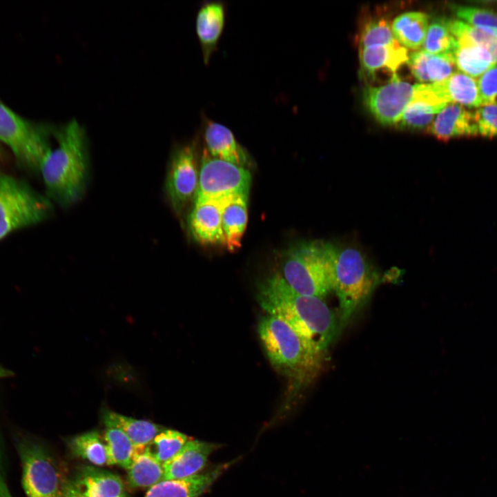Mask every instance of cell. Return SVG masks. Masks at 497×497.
Segmentation results:
<instances>
[{
    "label": "cell",
    "mask_w": 497,
    "mask_h": 497,
    "mask_svg": "<svg viewBox=\"0 0 497 497\" xmlns=\"http://www.w3.org/2000/svg\"><path fill=\"white\" fill-rule=\"evenodd\" d=\"M256 298L266 315L285 322L321 353L339 331L338 321L322 298L298 293L279 272L258 284Z\"/></svg>",
    "instance_id": "obj_1"
},
{
    "label": "cell",
    "mask_w": 497,
    "mask_h": 497,
    "mask_svg": "<svg viewBox=\"0 0 497 497\" xmlns=\"http://www.w3.org/2000/svg\"><path fill=\"white\" fill-rule=\"evenodd\" d=\"M57 145L43 157L39 172L48 193L59 204L68 206L81 198L88 173L85 130L72 120L56 132Z\"/></svg>",
    "instance_id": "obj_2"
},
{
    "label": "cell",
    "mask_w": 497,
    "mask_h": 497,
    "mask_svg": "<svg viewBox=\"0 0 497 497\" xmlns=\"http://www.w3.org/2000/svg\"><path fill=\"white\" fill-rule=\"evenodd\" d=\"M257 333L272 367L300 389L312 382L320 370L324 353L316 350L283 321L271 315L261 317Z\"/></svg>",
    "instance_id": "obj_3"
},
{
    "label": "cell",
    "mask_w": 497,
    "mask_h": 497,
    "mask_svg": "<svg viewBox=\"0 0 497 497\" xmlns=\"http://www.w3.org/2000/svg\"><path fill=\"white\" fill-rule=\"evenodd\" d=\"M329 248L333 291L338 299V324L342 329L369 300L378 282V277L358 248L331 243Z\"/></svg>",
    "instance_id": "obj_4"
},
{
    "label": "cell",
    "mask_w": 497,
    "mask_h": 497,
    "mask_svg": "<svg viewBox=\"0 0 497 497\" xmlns=\"http://www.w3.org/2000/svg\"><path fill=\"white\" fill-rule=\"evenodd\" d=\"M282 260L280 273L298 293L323 298L333 291L329 243L296 244L284 253Z\"/></svg>",
    "instance_id": "obj_5"
},
{
    "label": "cell",
    "mask_w": 497,
    "mask_h": 497,
    "mask_svg": "<svg viewBox=\"0 0 497 497\" xmlns=\"http://www.w3.org/2000/svg\"><path fill=\"white\" fill-rule=\"evenodd\" d=\"M51 210L49 199L27 183L0 175V240L43 221Z\"/></svg>",
    "instance_id": "obj_6"
},
{
    "label": "cell",
    "mask_w": 497,
    "mask_h": 497,
    "mask_svg": "<svg viewBox=\"0 0 497 497\" xmlns=\"http://www.w3.org/2000/svg\"><path fill=\"white\" fill-rule=\"evenodd\" d=\"M47 131L33 125L0 103V141L20 162L38 170L50 149Z\"/></svg>",
    "instance_id": "obj_7"
},
{
    "label": "cell",
    "mask_w": 497,
    "mask_h": 497,
    "mask_svg": "<svg viewBox=\"0 0 497 497\" xmlns=\"http://www.w3.org/2000/svg\"><path fill=\"white\" fill-rule=\"evenodd\" d=\"M17 451L22 467V486L27 497H61L62 483L48 451L27 438L18 440Z\"/></svg>",
    "instance_id": "obj_8"
},
{
    "label": "cell",
    "mask_w": 497,
    "mask_h": 497,
    "mask_svg": "<svg viewBox=\"0 0 497 497\" xmlns=\"http://www.w3.org/2000/svg\"><path fill=\"white\" fill-rule=\"evenodd\" d=\"M251 175L247 168L203 152L195 199H220L235 195H248Z\"/></svg>",
    "instance_id": "obj_9"
},
{
    "label": "cell",
    "mask_w": 497,
    "mask_h": 497,
    "mask_svg": "<svg viewBox=\"0 0 497 497\" xmlns=\"http://www.w3.org/2000/svg\"><path fill=\"white\" fill-rule=\"evenodd\" d=\"M193 144L177 147L170 161L165 189L172 208L179 213L196 196L199 173Z\"/></svg>",
    "instance_id": "obj_10"
},
{
    "label": "cell",
    "mask_w": 497,
    "mask_h": 497,
    "mask_svg": "<svg viewBox=\"0 0 497 497\" xmlns=\"http://www.w3.org/2000/svg\"><path fill=\"white\" fill-rule=\"evenodd\" d=\"M414 86L402 81L396 74L391 81L380 86H367L363 90L366 108L384 126L396 125L412 100Z\"/></svg>",
    "instance_id": "obj_11"
},
{
    "label": "cell",
    "mask_w": 497,
    "mask_h": 497,
    "mask_svg": "<svg viewBox=\"0 0 497 497\" xmlns=\"http://www.w3.org/2000/svg\"><path fill=\"white\" fill-rule=\"evenodd\" d=\"M223 199H195L188 227L192 237L199 244L225 246L222 226Z\"/></svg>",
    "instance_id": "obj_12"
},
{
    "label": "cell",
    "mask_w": 497,
    "mask_h": 497,
    "mask_svg": "<svg viewBox=\"0 0 497 497\" xmlns=\"http://www.w3.org/2000/svg\"><path fill=\"white\" fill-rule=\"evenodd\" d=\"M236 461L217 465L190 477L162 480L150 487L145 497H199Z\"/></svg>",
    "instance_id": "obj_13"
},
{
    "label": "cell",
    "mask_w": 497,
    "mask_h": 497,
    "mask_svg": "<svg viewBox=\"0 0 497 497\" xmlns=\"http://www.w3.org/2000/svg\"><path fill=\"white\" fill-rule=\"evenodd\" d=\"M221 446L198 440H188L172 458L163 464L162 480L182 479L199 474L210 455Z\"/></svg>",
    "instance_id": "obj_14"
},
{
    "label": "cell",
    "mask_w": 497,
    "mask_h": 497,
    "mask_svg": "<svg viewBox=\"0 0 497 497\" xmlns=\"http://www.w3.org/2000/svg\"><path fill=\"white\" fill-rule=\"evenodd\" d=\"M203 133L206 150L211 156L242 167L249 166L248 152L227 126L204 117Z\"/></svg>",
    "instance_id": "obj_15"
},
{
    "label": "cell",
    "mask_w": 497,
    "mask_h": 497,
    "mask_svg": "<svg viewBox=\"0 0 497 497\" xmlns=\"http://www.w3.org/2000/svg\"><path fill=\"white\" fill-rule=\"evenodd\" d=\"M226 17V6L220 1L205 2L197 11L195 29L205 64H208L217 49L225 26Z\"/></svg>",
    "instance_id": "obj_16"
},
{
    "label": "cell",
    "mask_w": 497,
    "mask_h": 497,
    "mask_svg": "<svg viewBox=\"0 0 497 497\" xmlns=\"http://www.w3.org/2000/svg\"><path fill=\"white\" fill-rule=\"evenodd\" d=\"M428 88L426 84L414 85L413 99L395 125L398 128L427 130L436 114L447 105L440 101Z\"/></svg>",
    "instance_id": "obj_17"
},
{
    "label": "cell",
    "mask_w": 497,
    "mask_h": 497,
    "mask_svg": "<svg viewBox=\"0 0 497 497\" xmlns=\"http://www.w3.org/2000/svg\"><path fill=\"white\" fill-rule=\"evenodd\" d=\"M427 132L441 140L478 135L474 112L454 103L436 114Z\"/></svg>",
    "instance_id": "obj_18"
},
{
    "label": "cell",
    "mask_w": 497,
    "mask_h": 497,
    "mask_svg": "<svg viewBox=\"0 0 497 497\" xmlns=\"http://www.w3.org/2000/svg\"><path fill=\"white\" fill-rule=\"evenodd\" d=\"M69 480L84 497H119L125 494L118 476L95 466L81 467Z\"/></svg>",
    "instance_id": "obj_19"
},
{
    "label": "cell",
    "mask_w": 497,
    "mask_h": 497,
    "mask_svg": "<svg viewBox=\"0 0 497 497\" xmlns=\"http://www.w3.org/2000/svg\"><path fill=\"white\" fill-rule=\"evenodd\" d=\"M427 84L443 104L454 103L476 108L482 106L477 80L460 72H454L442 81Z\"/></svg>",
    "instance_id": "obj_20"
},
{
    "label": "cell",
    "mask_w": 497,
    "mask_h": 497,
    "mask_svg": "<svg viewBox=\"0 0 497 497\" xmlns=\"http://www.w3.org/2000/svg\"><path fill=\"white\" fill-rule=\"evenodd\" d=\"M407 64L421 84L442 81L454 72L456 67L451 53L431 54L423 50L409 54Z\"/></svg>",
    "instance_id": "obj_21"
},
{
    "label": "cell",
    "mask_w": 497,
    "mask_h": 497,
    "mask_svg": "<svg viewBox=\"0 0 497 497\" xmlns=\"http://www.w3.org/2000/svg\"><path fill=\"white\" fill-rule=\"evenodd\" d=\"M248 197L246 195H235L223 199L222 226L225 246L231 252L241 246L248 222Z\"/></svg>",
    "instance_id": "obj_22"
},
{
    "label": "cell",
    "mask_w": 497,
    "mask_h": 497,
    "mask_svg": "<svg viewBox=\"0 0 497 497\" xmlns=\"http://www.w3.org/2000/svg\"><path fill=\"white\" fill-rule=\"evenodd\" d=\"M359 57L361 69L369 76H373L381 68L395 75L400 66L407 63L409 54L407 48L396 41L389 45L360 48Z\"/></svg>",
    "instance_id": "obj_23"
},
{
    "label": "cell",
    "mask_w": 497,
    "mask_h": 497,
    "mask_svg": "<svg viewBox=\"0 0 497 497\" xmlns=\"http://www.w3.org/2000/svg\"><path fill=\"white\" fill-rule=\"evenodd\" d=\"M101 414L106 427L121 430L135 447H146L162 431L159 425L152 422L126 416L105 407Z\"/></svg>",
    "instance_id": "obj_24"
},
{
    "label": "cell",
    "mask_w": 497,
    "mask_h": 497,
    "mask_svg": "<svg viewBox=\"0 0 497 497\" xmlns=\"http://www.w3.org/2000/svg\"><path fill=\"white\" fill-rule=\"evenodd\" d=\"M429 17L422 12H407L392 22L395 39L406 48L418 50L422 46L427 31Z\"/></svg>",
    "instance_id": "obj_25"
},
{
    "label": "cell",
    "mask_w": 497,
    "mask_h": 497,
    "mask_svg": "<svg viewBox=\"0 0 497 497\" xmlns=\"http://www.w3.org/2000/svg\"><path fill=\"white\" fill-rule=\"evenodd\" d=\"M451 55L459 72L474 79L481 76L495 64L487 50L462 39H456Z\"/></svg>",
    "instance_id": "obj_26"
},
{
    "label": "cell",
    "mask_w": 497,
    "mask_h": 497,
    "mask_svg": "<svg viewBox=\"0 0 497 497\" xmlns=\"http://www.w3.org/2000/svg\"><path fill=\"white\" fill-rule=\"evenodd\" d=\"M135 448L133 462L127 470L128 484L131 488L151 487L163 480V465L146 447Z\"/></svg>",
    "instance_id": "obj_27"
},
{
    "label": "cell",
    "mask_w": 497,
    "mask_h": 497,
    "mask_svg": "<svg viewBox=\"0 0 497 497\" xmlns=\"http://www.w3.org/2000/svg\"><path fill=\"white\" fill-rule=\"evenodd\" d=\"M104 440L107 455V465H117L128 470L130 467L136 448L120 429L106 427Z\"/></svg>",
    "instance_id": "obj_28"
},
{
    "label": "cell",
    "mask_w": 497,
    "mask_h": 497,
    "mask_svg": "<svg viewBox=\"0 0 497 497\" xmlns=\"http://www.w3.org/2000/svg\"><path fill=\"white\" fill-rule=\"evenodd\" d=\"M68 447L73 454L92 464L102 466L107 463L106 446L96 430L73 437L69 440Z\"/></svg>",
    "instance_id": "obj_29"
},
{
    "label": "cell",
    "mask_w": 497,
    "mask_h": 497,
    "mask_svg": "<svg viewBox=\"0 0 497 497\" xmlns=\"http://www.w3.org/2000/svg\"><path fill=\"white\" fill-rule=\"evenodd\" d=\"M445 25L456 39H462L487 50L497 64V37L474 28L458 19H443Z\"/></svg>",
    "instance_id": "obj_30"
},
{
    "label": "cell",
    "mask_w": 497,
    "mask_h": 497,
    "mask_svg": "<svg viewBox=\"0 0 497 497\" xmlns=\"http://www.w3.org/2000/svg\"><path fill=\"white\" fill-rule=\"evenodd\" d=\"M188 440V437L173 429L162 430L146 447L163 464L172 458Z\"/></svg>",
    "instance_id": "obj_31"
},
{
    "label": "cell",
    "mask_w": 497,
    "mask_h": 497,
    "mask_svg": "<svg viewBox=\"0 0 497 497\" xmlns=\"http://www.w3.org/2000/svg\"><path fill=\"white\" fill-rule=\"evenodd\" d=\"M451 10L458 19L497 37V13L484 8L451 5Z\"/></svg>",
    "instance_id": "obj_32"
},
{
    "label": "cell",
    "mask_w": 497,
    "mask_h": 497,
    "mask_svg": "<svg viewBox=\"0 0 497 497\" xmlns=\"http://www.w3.org/2000/svg\"><path fill=\"white\" fill-rule=\"evenodd\" d=\"M456 46V39L444 22L436 19L429 25L422 44V50L431 54L451 53Z\"/></svg>",
    "instance_id": "obj_33"
},
{
    "label": "cell",
    "mask_w": 497,
    "mask_h": 497,
    "mask_svg": "<svg viewBox=\"0 0 497 497\" xmlns=\"http://www.w3.org/2000/svg\"><path fill=\"white\" fill-rule=\"evenodd\" d=\"M396 41L387 20L383 18L374 19L367 21L361 30L360 49L389 45Z\"/></svg>",
    "instance_id": "obj_34"
},
{
    "label": "cell",
    "mask_w": 497,
    "mask_h": 497,
    "mask_svg": "<svg viewBox=\"0 0 497 497\" xmlns=\"http://www.w3.org/2000/svg\"><path fill=\"white\" fill-rule=\"evenodd\" d=\"M477 85L482 106H497V64L478 77Z\"/></svg>",
    "instance_id": "obj_35"
},
{
    "label": "cell",
    "mask_w": 497,
    "mask_h": 497,
    "mask_svg": "<svg viewBox=\"0 0 497 497\" xmlns=\"http://www.w3.org/2000/svg\"><path fill=\"white\" fill-rule=\"evenodd\" d=\"M478 135L485 137L497 136V106H481L474 111Z\"/></svg>",
    "instance_id": "obj_36"
},
{
    "label": "cell",
    "mask_w": 497,
    "mask_h": 497,
    "mask_svg": "<svg viewBox=\"0 0 497 497\" xmlns=\"http://www.w3.org/2000/svg\"><path fill=\"white\" fill-rule=\"evenodd\" d=\"M61 497H84L73 487L69 480L62 482ZM119 497H130L126 493Z\"/></svg>",
    "instance_id": "obj_37"
},
{
    "label": "cell",
    "mask_w": 497,
    "mask_h": 497,
    "mask_svg": "<svg viewBox=\"0 0 497 497\" xmlns=\"http://www.w3.org/2000/svg\"><path fill=\"white\" fill-rule=\"evenodd\" d=\"M11 372L0 366V378L10 376Z\"/></svg>",
    "instance_id": "obj_38"
}]
</instances>
